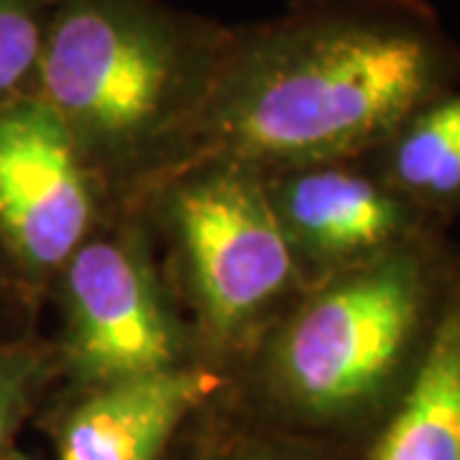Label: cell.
Returning <instances> with one entry per match:
<instances>
[{"label":"cell","instance_id":"obj_1","mask_svg":"<svg viewBox=\"0 0 460 460\" xmlns=\"http://www.w3.org/2000/svg\"><path fill=\"white\" fill-rule=\"evenodd\" d=\"M458 83L460 44L428 0H295L284 16L230 26L210 95L159 181L210 162L274 174L366 159Z\"/></svg>","mask_w":460,"mask_h":460},{"label":"cell","instance_id":"obj_2","mask_svg":"<svg viewBox=\"0 0 460 460\" xmlns=\"http://www.w3.org/2000/svg\"><path fill=\"white\" fill-rule=\"evenodd\" d=\"M458 261L435 228L307 287L256 345L266 422L358 447L414 374Z\"/></svg>","mask_w":460,"mask_h":460},{"label":"cell","instance_id":"obj_3","mask_svg":"<svg viewBox=\"0 0 460 460\" xmlns=\"http://www.w3.org/2000/svg\"><path fill=\"white\" fill-rule=\"evenodd\" d=\"M228 33L166 0H57L33 93L105 192H146L192 131Z\"/></svg>","mask_w":460,"mask_h":460},{"label":"cell","instance_id":"obj_4","mask_svg":"<svg viewBox=\"0 0 460 460\" xmlns=\"http://www.w3.org/2000/svg\"><path fill=\"white\" fill-rule=\"evenodd\" d=\"M159 223L192 313L199 363L261 343L305 292L295 253L256 169L210 162L159 181Z\"/></svg>","mask_w":460,"mask_h":460},{"label":"cell","instance_id":"obj_5","mask_svg":"<svg viewBox=\"0 0 460 460\" xmlns=\"http://www.w3.org/2000/svg\"><path fill=\"white\" fill-rule=\"evenodd\" d=\"M62 392L199 363L164 279L136 226L95 230L59 269Z\"/></svg>","mask_w":460,"mask_h":460},{"label":"cell","instance_id":"obj_6","mask_svg":"<svg viewBox=\"0 0 460 460\" xmlns=\"http://www.w3.org/2000/svg\"><path fill=\"white\" fill-rule=\"evenodd\" d=\"M102 184L36 93L0 102V251L29 302L100 228Z\"/></svg>","mask_w":460,"mask_h":460},{"label":"cell","instance_id":"obj_7","mask_svg":"<svg viewBox=\"0 0 460 460\" xmlns=\"http://www.w3.org/2000/svg\"><path fill=\"white\" fill-rule=\"evenodd\" d=\"M263 177L305 289L443 228L396 195L366 159Z\"/></svg>","mask_w":460,"mask_h":460},{"label":"cell","instance_id":"obj_8","mask_svg":"<svg viewBox=\"0 0 460 460\" xmlns=\"http://www.w3.org/2000/svg\"><path fill=\"white\" fill-rule=\"evenodd\" d=\"M223 389L208 363L62 392L44 410L57 460H169L192 414Z\"/></svg>","mask_w":460,"mask_h":460},{"label":"cell","instance_id":"obj_9","mask_svg":"<svg viewBox=\"0 0 460 460\" xmlns=\"http://www.w3.org/2000/svg\"><path fill=\"white\" fill-rule=\"evenodd\" d=\"M358 460H460V261L422 358Z\"/></svg>","mask_w":460,"mask_h":460},{"label":"cell","instance_id":"obj_10","mask_svg":"<svg viewBox=\"0 0 460 460\" xmlns=\"http://www.w3.org/2000/svg\"><path fill=\"white\" fill-rule=\"evenodd\" d=\"M414 210L445 226L460 213V83L432 98L366 156Z\"/></svg>","mask_w":460,"mask_h":460},{"label":"cell","instance_id":"obj_11","mask_svg":"<svg viewBox=\"0 0 460 460\" xmlns=\"http://www.w3.org/2000/svg\"><path fill=\"white\" fill-rule=\"evenodd\" d=\"M177 460H358V447L323 443L266 420H217L184 440Z\"/></svg>","mask_w":460,"mask_h":460},{"label":"cell","instance_id":"obj_12","mask_svg":"<svg viewBox=\"0 0 460 460\" xmlns=\"http://www.w3.org/2000/svg\"><path fill=\"white\" fill-rule=\"evenodd\" d=\"M59 384L54 345L31 335L0 332V458L16 447L18 432L44 410Z\"/></svg>","mask_w":460,"mask_h":460},{"label":"cell","instance_id":"obj_13","mask_svg":"<svg viewBox=\"0 0 460 460\" xmlns=\"http://www.w3.org/2000/svg\"><path fill=\"white\" fill-rule=\"evenodd\" d=\"M57 0H0V102L36 90Z\"/></svg>","mask_w":460,"mask_h":460},{"label":"cell","instance_id":"obj_14","mask_svg":"<svg viewBox=\"0 0 460 460\" xmlns=\"http://www.w3.org/2000/svg\"><path fill=\"white\" fill-rule=\"evenodd\" d=\"M11 307H16V310L23 307L26 310V307H33V305L29 302L26 292L21 289V284H18L16 274H13L11 263L5 259V253L0 251V314H3V310H11Z\"/></svg>","mask_w":460,"mask_h":460},{"label":"cell","instance_id":"obj_15","mask_svg":"<svg viewBox=\"0 0 460 460\" xmlns=\"http://www.w3.org/2000/svg\"><path fill=\"white\" fill-rule=\"evenodd\" d=\"M0 460H31V458H29V456H23V453H18L16 447H13L11 453H5Z\"/></svg>","mask_w":460,"mask_h":460}]
</instances>
